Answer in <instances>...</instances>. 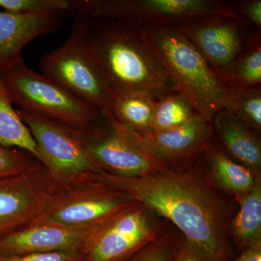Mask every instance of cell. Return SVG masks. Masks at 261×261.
Segmentation results:
<instances>
[{
	"label": "cell",
	"instance_id": "cell-1",
	"mask_svg": "<svg viewBox=\"0 0 261 261\" xmlns=\"http://www.w3.org/2000/svg\"><path fill=\"white\" fill-rule=\"evenodd\" d=\"M101 181L171 221L209 260L229 261L227 207L195 170L169 168L134 178L102 172Z\"/></svg>",
	"mask_w": 261,
	"mask_h": 261
},
{
	"label": "cell",
	"instance_id": "cell-2",
	"mask_svg": "<svg viewBox=\"0 0 261 261\" xmlns=\"http://www.w3.org/2000/svg\"><path fill=\"white\" fill-rule=\"evenodd\" d=\"M90 18L89 39L96 63L113 94H145L159 99L176 92V84L151 50L140 29Z\"/></svg>",
	"mask_w": 261,
	"mask_h": 261
},
{
	"label": "cell",
	"instance_id": "cell-3",
	"mask_svg": "<svg viewBox=\"0 0 261 261\" xmlns=\"http://www.w3.org/2000/svg\"><path fill=\"white\" fill-rule=\"evenodd\" d=\"M147 45L176 84V92L209 122L226 107L230 89L176 27L139 28Z\"/></svg>",
	"mask_w": 261,
	"mask_h": 261
},
{
	"label": "cell",
	"instance_id": "cell-4",
	"mask_svg": "<svg viewBox=\"0 0 261 261\" xmlns=\"http://www.w3.org/2000/svg\"><path fill=\"white\" fill-rule=\"evenodd\" d=\"M73 15L69 35L58 49L42 57L41 73L76 97L107 113L113 93L94 59L90 45V18Z\"/></svg>",
	"mask_w": 261,
	"mask_h": 261
},
{
	"label": "cell",
	"instance_id": "cell-5",
	"mask_svg": "<svg viewBox=\"0 0 261 261\" xmlns=\"http://www.w3.org/2000/svg\"><path fill=\"white\" fill-rule=\"evenodd\" d=\"M37 143L41 161L62 192L103 184L102 170L91 157L77 128L18 111Z\"/></svg>",
	"mask_w": 261,
	"mask_h": 261
},
{
	"label": "cell",
	"instance_id": "cell-6",
	"mask_svg": "<svg viewBox=\"0 0 261 261\" xmlns=\"http://www.w3.org/2000/svg\"><path fill=\"white\" fill-rule=\"evenodd\" d=\"M72 13L137 28L179 25L208 16L242 19L232 3L217 0H71Z\"/></svg>",
	"mask_w": 261,
	"mask_h": 261
},
{
	"label": "cell",
	"instance_id": "cell-7",
	"mask_svg": "<svg viewBox=\"0 0 261 261\" xmlns=\"http://www.w3.org/2000/svg\"><path fill=\"white\" fill-rule=\"evenodd\" d=\"M20 111L74 128L97 121L102 113L60 84L29 68L23 58L0 75Z\"/></svg>",
	"mask_w": 261,
	"mask_h": 261
},
{
	"label": "cell",
	"instance_id": "cell-8",
	"mask_svg": "<svg viewBox=\"0 0 261 261\" xmlns=\"http://www.w3.org/2000/svg\"><path fill=\"white\" fill-rule=\"evenodd\" d=\"M87 152L103 172L121 177H142L169 168L139 141L132 130L108 113L84 128H77Z\"/></svg>",
	"mask_w": 261,
	"mask_h": 261
},
{
	"label": "cell",
	"instance_id": "cell-9",
	"mask_svg": "<svg viewBox=\"0 0 261 261\" xmlns=\"http://www.w3.org/2000/svg\"><path fill=\"white\" fill-rule=\"evenodd\" d=\"M158 215L138 202L99 223L84 250L85 261H124L165 232Z\"/></svg>",
	"mask_w": 261,
	"mask_h": 261
},
{
	"label": "cell",
	"instance_id": "cell-10",
	"mask_svg": "<svg viewBox=\"0 0 261 261\" xmlns=\"http://www.w3.org/2000/svg\"><path fill=\"white\" fill-rule=\"evenodd\" d=\"M61 192L36 164L23 174L0 178V239L32 223Z\"/></svg>",
	"mask_w": 261,
	"mask_h": 261
},
{
	"label": "cell",
	"instance_id": "cell-11",
	"mask_svg": "<svg viewBox=\"0 0 261 261\" xmlns=\"http://www.w3.org/2000/svg\"><path fill=\"white\" fill-rule=\"evenodd\" d=\"M135 202L123 192L104 184L62 192L32 223L82 228L93 226Z\"/></svg>",
	"mask_w": 261,
	"mask_h": 261
},
{
	"label": "cell",
	"instance_id": "cell-12",
	"mask_svg": "<svg viewBox=\"0 0 261 261\" xmlns=\"http://www.w3.org/2000/svg\"><path fill=\"white\" fill-rule=\"evenodd\" d=\"M244 18L208 16L175 25L214 70L233 61L256 37L250 36Z\"/></svg>",
	"mask_w": 261,
	"mask_h": 261
},
{
	"label": "cell",
	"instance_id": "cell-13",
	"mask_svg": "<svg viewBox=\"0 0 261 261\" xmlns=\"http://www.w3.org/2000/svg\"><path fill=\"white\" fill-rule=\"evenodd\" d=\"M134 133L154 157L170 168L182 169L203 154L213 140L214 130L211 122L197 114L185 124L171 129Z\"/></svg>",
	"mask_w": 261,
	"mask_h": 261
},
{
	"label": "cell",
	"instance_id": "cell-14",
	"mask_svg": "<svg viewBox=\"0 0 261 261\" xmlns=\"http://www.w3.org/2000/svg\"><path fill=\"white\" fill-rule=\"evenodd\" d=\"M97 225L73 228L31 223L0 239V256L58 251L84 252Z\"/></svg>",
	"mask_w": 261,
	"mask_h": 261
},
{
	"label": "cell",
	"instance_id": "cell-15",
	"mask_svg": "<svg viewBox=\"0 0 261 261\" xmlns=\"http://www.w3.org/2000/svg\"><path fill=\"white\" fill-rule=\"evenodd\" d=\"M69 13L18 15L0 10V75L22 59L34 39L56 32Z\"/></svg>",
	"mask_w": 261,
	"mask_h": 261
},
{
	"label": "cell",
	"instance_id": "cell-16",
	"mask_svg": "<svg viewBox=\"0 0 261 261\" xmlns=\"http://www.w3.org/2000/svg\"><path fill=\"white\" fill-rule=\"evenodd\" d=\"M211 123L226 154L260 177L261 143L257 134L226 108L214 115Z\"/></svg>",
	"mask_w": 261,
	"mask_h": 261
},
{
	"label": "cell",
	"instance_id": "cell-17",
	"mask_svg": "<svg viewBox=\"0 0 261 261\" xmlns=\"http://www.w3.org/2000/svg\"><path fill=\"white\" fill-rule=\"evenodd\" d=\"M203 155L209 176L216 187L238 200L261 179L251 170L231 159L213 140Z\"/></svg>",
	"mask_w": 261,
	"mask_h": 261
},
{
	"label": "cell",
	"instance_id": "cell-18",
	"mask_svg": "<svg viewBox=\"0 0 261 261\" xmlns=\"http://www.w3.org/2000/svg\"><path fill=\"white\" fill-rule=\"evenodd\" d=\"M156 100L145 94H113L107 113L126 129L138 134L150 133Z\"/></svg>",
	"mask_w": 261,
	"mask_h": 261
},
{
	"label": "cell",
	"instance_id": "cell-19",
	"mask_svg": "<svg viewBox=\"0 0 261 261\" xmlns=\"http://www.w3.org/2000/svg\"><path fill=\"white\" fill-rule=\"evenodd\" d=\"M215 72L230 90L260 87V33L233 61Z\"/></svg>",
	"mask_w": 261,
	"mask_h": 261
},
{
	"label": "cell",
	"instance_id": "cell-20",
	"mask_svg": "<svg viewBox=\"0 0 261 261\" xmlns=\"http://www.w3.org/2000/svg\"><path fill=\"white\" fill-rule=\"evenodd\" d=\"M238 200L240 211L228 228L239 248L243 251L261 244V179Z\"/></svg>",
	"mask_w": 261,
	"mask_h": 261
},
{
	"label": "cell",
	"instance_id": "cell-21",
	"mask_svg": "<svg viewBox=\"0 0 261 261\" xmlns=\"http://www.w3.org/2000/svg\"><path fill=\"white\" fill-rule=\"evenodd\" d=\"M13 104L0 76V145L23 149L40 162L37 143Z\"/></svg>",
	"mask_w": 261,
	"mask_h": 261
},
{
	"label": "cell",
	"instance_id": "cell-22",
	"mask_svg": "<svg viewBox=\"0 0 261 261\" xmlns=\"http://www.w3.org/2000/svg\"><path fill=\"white\" fill-rule=\"evenodd\" d=\"M197 115L192 105L175 92L158 99L154 106L152 132L176 128Z\"/></svg>",
	"mask_w": 261,
	"mask_h": 261
},
{
	"label": "cell",
	"instance_id": "cell-23",
	"mask_svg": "<svg viewBox=\"0 0 261 261\" xmlns=\"http://www.w3.org/2000/svg\"><path fill=\"white\" fill-rule=\"evenodd\" d=\"M226 108L255 133L261 130L260 87L230 90Z\"/></svg>",
	"mask_w": 261,
	"mask_h": 261
},
{
	"label": "cell",
	"instance_id": "cell-24",
	"mask_svg": "<svg viewBox=\"0 0 261 261\" xmlns=\"http://www.w3.org/2000/svg\"><path fill=\"white\" fill-rule=\"evenodd\" d=\"M0 10L18 15H37L69 13L72 15L70 0H0Z\"/></svg>",
	"mask_w": 261,
	"mask_h": 261
},
{
	"label": "cell",
	"instance_id": "cell-25",
	"mask_svg": "<svg viewBox=\"0 0 261 261\" xmlns=\"http://www.w3.org/2000/svg\"><path fill=\"white\" fill-rule=\"evenodd\" d=\"M180 238L175 231H165L124 261H173Z\"/></svg>",
	"mask_w": 261,
	"mask_h": 261
},
{
	"label": "cell",
	"instance_id": "cell-26",
	"mask_svg": "<svg viewBox=\"0 0 261 261\" xmlns=\"http://www.w3.org/2000/svg\"><path fill=\"white\" fill-rule=\"evenodd\" d=\"M34 166L20 151L0 145V178L23 174Z\"/></svg>",
	"mask_w": 261,
	"mask_h": 261
},
{
	"label": "cell",
	"instance_id": "cell-27",
	"mask_svg": "<svg viewBox=\"0 0 261 261\" xmlns=\"http://www.w3.org/2000/svg\"><path fill=\"white\" fill-rule=\"evenodd\" d=\"M0 261H85L83 252H48L0 256Z\"/></svg>",
	"mask_w": 261,
	"mask_h": 261
},
{
	"label": "cell",
	"instance_id": "cell-28",
	"mask_svg": "<svg viewBox=\"0 0 261 261\" xmlns=\"http://www.w3.org/2000/svg\"><path fill=\"white\" fill-rule=\"evenodd\" d=\"M233 8L238 14L257 27L261 28V1L260 0H245L232 3Z\"/></svg>",
	"mask_w": 261,
	"mask_h": 261
},
{
	"label": "cell",
	"instance_id": "cell-29",
	"mask_svg": "<svg viewBox=\"0 0 261 261\" xmlns=\"http://www.w3.org/2000/svg\"><path fill=\"white\" fill-rule=\"evenodd\" d=\"M173 261H211L199 250L195 245L190 243L181 235L177 250Z\"/></svg>",
	"mask_w": 261,
	"mask_h": 261
},
{
	"label": "cell",
	"instance_id": "cell-30",
	"mask_svg": "<svg viewBox=\"0 0 261 261\" xmlns=\"http://www.w3.org/2000/svg\"><path fill=\"white\" fill-rule=\"evenodd\" d=\"M229 261H261V244L243 250L240 256Z\"/></svg>",
	"mask_w": 261,
	"mask_h": 261
}]
</instances>
